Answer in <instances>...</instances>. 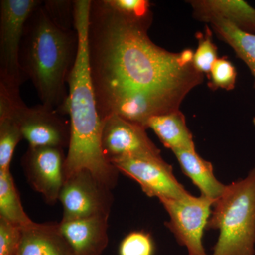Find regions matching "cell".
<instances>
[{
	"instance_id": "obj_7",
	"label": "cell",
	"mask_w": 255,
	"mask_h": 255,
	"mask_svg": "<svg viewBox=\"0 0 255 255\" xmlns=\"http://www.w3.org/2000/svg\"><path fill=\"white\" fill-rule=\"evenodd\" d=\"M169 217L165 226L177 243L187 248V255H208L203 242L214 201L189 194L182 199H159Z\"/></svg>"
},
{
	"instance_id": "obj_24",
	"label": "cell",
	"mask_w": 255,
	"mask_h": 255,
	"mask_svg": "<svg viewBox=\"0 0 255 255\" xmlns=\"http://www.w3.org/2000/svg\"><path fill=\"white\" fill-rule=\"evenodd\" d=\"M113 9L130 16H145L152 14L147 0H107Z\"/></svg>"
},
{
	"instance_id": "obj_8",
	"label": "cell",
	"mask_w": 255,
	"mask_h": 255,
	"mask_svg": "<svg viewBox=\"0 0 255 255\" xmlns=\"http://www.w3.org/2000/svg\"><path fill=\"white\" fill-rule=\"evenodd\" d=\"M63 208L62 221L110 217L113 196L112 189L87 170H81L65 179L59 200Z\"/></svg>"
},
{
	"instance_id": "obj_23",
	"label": "cell",
	"mask_w": 255,
	"mask_h": 255,
	"mask_svg": "<svg viewBox=\"0 0 255 255\" xmlns=\"http://www.w3.org/2000/svg\"><path fill=\"white\" fill-rule=\"evenodd\" d=\"M21 228L0 218V255H17Z\"/></svg>"
},
{
	"instance_id": "obj_5",
	"label": "cell",
	"mask_w": 255,
	"mask_h": 255,
	"mask_svg": "<svg viewBox=\"0 0 255 255\" xmlns=\"http://www.w3.org/2000/svg\"><path fill=\"white\" fill-rule=\"evenodd\" d=\"M60 114L42 104L28 107L21 100L20 90L0 85V116L16 122L29 147L68 148L70 126Z\"/></svg>"
},
{
	"instance_id": "obj_3",
	"label": "cell",
	"mask_w": 255,
	"mask_h": 255,
	"mask_svg": "<svg viewBox=\"0 0 255 255\" xmlns=\"http://www.w3.org/2000/svg\"><path fill=\"white\" fill-rule=\"evenodd\" d=\"M70 26L41 3L26 21L20 49L25 78L31 80L42 105L60 114H66L68 80L78 54V33Z\"/></svg>"
},
{
	"instance_id": "obj_1",
	"label": "cell",
	"mask_w": 255,
	"mask_h": 255,
	"mask_svg": "<svg viewBox=\"0 0 255 255\" xmlns=\"http://www.w3.org/2000/svg\"><path fill=\"white\" fill-rule=\"evenodd\" d=\"M152 20V14L130 16L107 0L92 1L89 60L102 120L117 115L147 129L149 119L179 111L202 83L192 50L172 53L151 41Z\"/></svg>"
},
{
	"instance_id": "obj_12",
	"label": "cell",
	"mask_w": 255,
	"mask_h": 255,
	"mask_svg": "<svg viewBox=\"0 0 255 255\" xmlns=\"http://www.w3.org/2000/svg\"><path fill=\"white\" fill-rule=\"evenodd\" d=\"M109 217L61 221L60 232L76 255H101L109 244Z\"/></svg>"
},
{
	"instance_id": "obj_13",
	"label": "cell",
	"mask_w": 255,
	"mask_h": 255,
	"mask_svg": "<svg viewBox=\"0 0 255 255\" xmlns=\"http://www.w3.org/2000/svg\"><path fill=\"white\" fill-rule=\"evenodd\" d=\"M17 255H76L63 234L59 223L33 222L21 228Z\"/></svg>"
},
{
	"instance_id": "obj_14",
	"label": "cell",
	"mask_w": 255,
	"mask_h": 255,
	"mask_svg": "<svg viewBox=\"0 0 255 255\" xmlns=\"http://www.w3.org/2000/svg\"><path fill=\"white\" fill-rule=\"evenodd\" d=\"M196 18L209 23L223 19L242 31L255 34V9L241 0H196L189 1Z\"/></svg>"
},
{
	"instance_id": "obj_15",
	"label": "cell",
	"mask_w": 255,
	"mask_h": 255,
	"mask_svg": "<svg viewBox=\"0 0 255 255\" xmlns=\"http://www.w3.org/2000/svg\"><path fill=\"white\" fill-rule=\"evenodd\" d=\"M172 152L182 172L200 190L201 195L209 198L214 202L217 200L226 185L219 182L215 176L212 164L198 155L196 150H177Z\"/></svg>"
},
{
	"instance_id": "obj_6",
	"label": "cell",
	"mask_w": 255,
	"mask_h": 255,
	"mask_svg": "<svg viewBox=\"0 0 255 255\" xmlns=\"http://www.w3.org/2000/svg\"><path fill=\"white\" fill-rule=\"evenodd\" d=\"M38 0L0 1V85L20 90L26 80L20 49L28 18L41 4Z\"/></svg>"
},
{
	"instance_id": "obj_9",
	"label": "cell",
	"mask_w": 255,
	"mask_h": 255,
	"mask_svg": "<svg viewBox=\"0 0 255 255\" xmlns=\"http://www.w3.org/2000/svg\"><path fill=\"white\" fill-rule=\"evenodd\" d=\"M127 177L140 184L149 197L182 199L189 193L178 182L172 166L160 156H135L111 162Z\"/></svg>"
},
{
	"instance_id": "obj_16",
	"label": "cell",
	"mask_w": 255,
	"mask_h": 255,
	"mask_svg": "<svg viewBox=\"0 0 255 255\" xmlns=\"http://www.w3.org/2000/svg\"><path fill=\"white\" fill-rule=\"evenodd\" d=\"M146 128L152 129L161 142L172 151L196 150L192 134L180 110L152 117Z\"/></svg>"
},
{
	"instance_id": "obj_11",
	"label": "cell",
	"mask_w": 255,
	"mask_h": 255,
	"mask_svg": "<svg viewBox=\"0 0 255 255\" xmlns=\"http://www.w3.org/2000/svg\"><path fill=\"white\" fill-rule=\"evenodd\" d=\"M102 147L110 163L125 157L161 155L145 127L117 115L102 120Z\"/></svg>"
},
{
	"instance_id": "obj_21",
	"label": "cell",
	"mask_w": 255,
	"mask_h": 255,
	"mask_svg": "<svg viewBox=\"0 0 255 255\" xmlns=\"http://www.w3.org/2000/svg\"><path fill=\"white\" fill-rule=\"evenodd\" d=\"M155 246L150 235L144 231L128 234L119 246V255H154Z\"/></svg>"
},
{
	"instance_id": "obj_18",
	"label": "cell",
	"mask_w": 255,
	"mask_h": 255,
	"mask_svg": "<svg viewBox=\"0 0 255 255\" xmlns=\"http://www.w3.org/2000/svg\"><path fill=\"white\" fill-rule=\"evenodd\" d=\"M0 218L20 228L33 222L23 209L10 169L0 170Z\"/></svg>"
},
{
	"instance_id": "obj_17",
	"label": "cell",
	"mask_w": 255,
	"mask_h": 255,
	"mask_svg": "<svg viewBox=\"0 0 255 255\" xmlns=\"http://www.w3.org/2000/svg\"><path fill=\"white\" fill-rule=\"evenodd\" d=\"M209 23L218 36L232 47L238 56L246 64L254 78L255 88V34L242 31L225 20L214 19Z\"/></svg>"
},
{
	"instance_id": "obj_25",
	"label": "cell",
	"mask_w": 255,
	"mask_h": 255,
	"mask_svg": "<svg viewBox=\"0 0 255 255\" xmlns=\"http://www.w3.org/2000/svg\"><path fill=\"white\" fill-rule=\"evenodd\" d=\"M253 122H254V124H255V118L254 119V120H253Z\"/></svg>"
},
{
	"instance_id": "obj_2",
	"label": "cell",
	"mask_w": 255,
	"mask_h": 255,
	"mask_svg": "<svg viewBox=\"0 0 255 255\" xmlns=\"http://www.w3.org/2000/svg\"><path fill=\"white\" fill-rule=\"evenodd\" d=\"M91 4V0L74 1L78 50L68 80L66 114L70 117V139L65 159V179L79 171L87 170L112 189L117 185L119 172L107 160L102 150V120L97 108L89 60Z\"/></svg>"
},
{
	"instance_id": "obj_19",
	"label": "cell",
	"mask_w": 255,
	"mask_h": 255,
	"mask_svg": "<svg viewBox=\"0 0 255 255\" xmlns=\"http://www.w3.org/2000/svg\"><path fill=\"white\" fill-rule=\"evenodd\" d=\"M23 139L17 124L6 116H0V170H9L16 146Z\"/></svg>"
},
{
	"instance_id": "obj_22",
	"label": "cell",
	"mask_w": 255,
	"mask_h": 255,
	"mask_svg": "<svg viewBox=\"0 0 255 255\" xmlns=\"http://www.w3.org/2000/svg\"><path fill=\"white\" fill-rule=\"evenodd\" d=\"M211 86L213 89L231 90L237 78L236 68L226 58H218L210 71Z\"/></svg>"
},
{
	"instance_id": "obj_10",
	"label": "cell",
	"mask_w": 255,
	"mask_h": 255,
	"mask_svg": "<svg viewBox=\"0 0 255 255\" xmlns=\"http://www.w3.org/2000/svg\"><path fill=\"white\" fill-rule=\"evenodd\" d=\"M66 155L63 148L52 147H28L22 158L28 182L49 204L59 200L65 181Z\"/></svg>"
},
{
	"instance_id": "obj_20",
	"label": "cell",
	"mask_w": 255,
	"mask_h": 255,
	"mask_svg": "<svg viewBox=\"0 0 255 255\" xmlns=\"http://www.w3.org/2000/svg\"><path fill=\"white\" fill-rule=\"evenodd\" d=\"M197 37L199 45L193 59L194 68L199 73L209 74L213 65L218 59L217 48L211 40L209 28L206 29L205 34L200 33Z\"/></svg>"
},
{
	"instance_id": "obj_4",
	"label": "cell",
	"mask_w": 255,
	"mask_h": 255,
	"mask_svg": "<svg viewBox=\"0 0 255 255\" xmlns=\"http://www.w3.org/2000/svg\"><path fill=\"white\" fill-rule=\"evenodd\" d=\"M213 207L206 230L219 234L211 255H255V164L226 185Z\"/></svg>"
}]
</instances>
